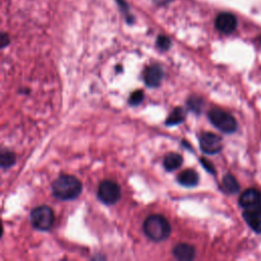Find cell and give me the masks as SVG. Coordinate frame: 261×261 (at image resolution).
Listing matches in <instances>:
<instances>
[{"label":"cell","instance_id":"cell-17","mask_svg":"<svg viewBox=\"0 0 261 261\" xmlns=\"http://www.w3.org/2000/svg\"><path fill=\"white\" fill-rule=\"evenodd\" d=\"M143 99H144V92L142 90H137L130 94L128 103L133 106H136V105L140 104L143 101Z\"/></svg>","mask_w":261,"mask_h":261},{"label":"cell","instance_id":"cell-9","mask_svg":"<svg viewBox=\"0 0 261 261\" xmlns=\"http://www.w3.org/2000/svg\"><path fill=\"white\" fill-rule=\"evenodd\" d=\"M195 253V248L192 245L186 243L177 244L172 250L173 256L180 261H190L194 259Z\"/></svg>","mask_w":261,"mask_h":261},{"label":"cell","instance_id":"cell-14","mask_svg":"<svg viewBox=\"0 0 261 261\" xmlns=\"http://www.w3.org/2000/svg\"><path fill=\"white\" fill-rule=\"evenodd\" d=\"M222 187L225 192L229 194H234L239 191L240 187L237 179L231 174H225L222 179Z\"/></svg>","mask_w":261,"mask_h":261},{"label":"cell","instance_id":"cell-15","mask_svg":"<svg viewBox=\"0 0 261 261\" xmlns=\"http://www.w3.org/2000/svg\"><path fill=\"white\" fill-rule=\"evenodd\" d=\"M15 162V155L10 151H2L0 154V164L2 168H8Z\"/></svg>","mask_w":261,"mask_h":261},{"label":"cell","instance_id":"cell-21","mask_svg":"<svg viewBox=\"0 0 261 261\" xmlns=\"http://www.w3.org/2000/svg\"><path fill=\"white\" fill-rule=\"evenodd\" d=\"M201 162H202V165L209 171V172H212V173H214V167H213V165L207 160V159H205V158H201Z\"/></svg>","mask_w":261,"mask_h":261},{"label":"cell","instance_id":"cell-5","mask_svg":"<svg viewBox=\"0 0 261 261\" xmlns=\"http://www.w3.org/2000/svg\"><path fill=\"white\" fill-rule=\"evenodd\" d=\"M98 198L106 205L115 204L121 197L119 186L113 180H103L98 187Z\"/></svg>","mask_w":261,"mask_h":261},{"label":"cell","instance_id":"cell-13","mask_svg":"<svg viewBox=\"0 0 261 261\" xmlns=\"http://www.w3.org/2000/svg\"><path fill=\"white\" fill-rule=\"evenodd\" d=\"M185 118H186L185 110L180 107H176L171 111V113L167 117L165 123H166V125H175V124L182 122L185 120Z\"/></svg>","mask_w":261,"mask_h":261},{"label":"cell","instance_id":"cell-8","mask_svg":"<svg viewBox=\"0 0 261 261\" xmlns=\"http://www.w3.org/2000/svg\"><path fill=\"white\" fill-rule=\"evenodd\" d=\"M237 18L233 14L228 12L219 13L215 19L216 29L223 34H230L237 28Z\"/></svg>","mask_w":261,"mask_h":261},{"label":"cell","instance_id":"cell-24","mask_svg":"<svg viewBox=\"0 0 261 261\" xmlns=\"http://www.w3.org/2000/svg\"><path fill=\"white\" fill-rule=\"evenodd\" d=\"M260 42H261V39H260Z\"/></svg>","mask_w":261,"mask_h":261},{"label":"cell","instance_id":"cell-18","mask_svg":"<svg viewBox=\"0 0 261 261\" xmlns=\"http://www.w3.org/2000/svg\"><path fill=\"white\" fill-rule=\"evenodd\" d=\"M202 103H203L202 100L200 98H196V97H191L189 99V101L187 102L190 109H192L194 112H199L201 110Z\"/></svg>","mask_w":261,"mask_h":261},{"label":"cell","instance_id":"cell-3","mask_svg":"<svg viewBox=\"0 0 261 261\" xmlns=\"http://www.w3.org/2000/svg\"><path fill=\"white\" fill-rule=\"evenodd\" d=\"M208 118L216 128L225 134H231L237 129L238 124L234 117L221 109H211L208 112Z\"/></svg>","mask_w":261,"mask_h":261},{"label":"cell","instance_id":"cell-16","mask_svg":"<svg viewBox=\"0 0 261 261\" xmlns=\"http://www.w3.org/2000/svg\"><path fill=\"white\" fill-rule=\"evenodd\" d=\"M245 220L247 221V223L256 231L261 233V217H256V216H252L249 214L244 213L243 214Z\"/></svg>","mask_w":261,"mask_h":261},{"label":"cell","instance_id":"cell-23","mask_svg":"<svg viewBox=\"0 0 261 261\" xmlns=\"http://www.w3.org/2000/svg\"><path fill=\"white\" fill-rule=\"evenodd\" d=\"M172 0H153V2L156 4V5H159V6H163V5H166L168 3H170Z\"/></svg>","mask_w":261,"mask_h":261},{"label":"cell","instance_id":"cell-6","mask_svg":"<svg viewBox=\"0 0 261 261\" xmlns=\"http://www.w3.org/2000/svg\"><path fill=\"white\" fill-rule=\"evenodd\" d=\"M200 148L205 154H216L222 149V143L219 136L214 133H203L200 136Z\"/></svg>","mask_w":261,"mask_h":261},{"label":"cell","instance_id":"cell-10","mask_svg":"<svg viewBox=\"0 0 261 261\" xmlns=\"http://www.w3.org/2000/svg\"><path fill=\"white\" fill-rule=\"evenodd\" d=\"M261 202V193L256 189H248L246 190L240 197L239 203L240 205L247 209L252 207L253 205Z\"/></svg>","mask_w":261,"mask_h":261},{"label":"cell","instance_id":"cell-2","mask_svg":"<svg viewBox=\"0 0 261 261\" xmlns=\"http://www.w3.org/2000/svg\"><path fill=\"white\" fill-rule=\"evenodd\" d=\"M143 229L145 234L150 240L155 242L166 240L171 231L168 220L160 214H153L148 216L144 221Z\"/></svg>","mask_w":261,"mask_h":261},{"label":"cell","instance_id":"cell-1","mask_svg":"<svg viewBox=\"0 0 261 261\" xmlns=\"http://www.w3.org/2000/svg\"><path fill=\"white\" fill-rule=\"evenodd\" d=\"M52 193L60 200L75 199L82 193V182L73 175H60L52 184Z\"/></svg>","mask_w":261,"mask_h":261},{"label":"cell","instance_id":"cell-19","mask_svg":"<svg viewBox=\"0 0 261 261\" xmlns=\"http://www.w3.org/2000/svg\"><path fill=\"white\" fill-rule=\"evenodd\" d=\"M156 43H157V46H158L161 50H167V49H169V47H170V45H171V42H170L169 38L166 37V36H164V35L158 36Z\"/></svg>","mask_w":261,"mask_h":261},{"label":"cell","instance_id":"cell-7","mask_svg":"<svg viewBox=\"0 0 261 261\" xmlns=\"http://www.w3.org/2000/svg\"><path fill=\"white\" fill-rule=\"evenodd\" d=\"M163 75V69L159 65L152 64L145 68L143 77L146 86L150 88H156L161 84Z\"/></svg>","mask_w":261,"mask_h":261},{"label":"cell","instance_id":"cell-12","mask_svg":"<svg viewBox=\"0 0 261 261\" xmlns=\"http://www.w3.org/2000/svg\"><path fill=\"white\" fill-rule=\"evenodd\" d=\"M181 163H182L181 155L178 154V153H175V152L168 153L164 157V160H163L164 168L168 171H172V170L177 169L178 167H180Z\"/></svg>","mask_w":261,"mask_h":261},{"label":"cell","instance_id":"cell-11","mask_svg":"<svg viewBox=\"0 0 261 261\" xmlns=\"http://www.w3.org/2000/svg\"><path fill=\"white\" fill-rule=\"evenodd\" d=\"M177 180L181 186L187 188H192L198 185L199 175L193 169H186L178 174Z\"/></svg>","mask_w":261,"mask_h":261},{"label":"cell","instance_id":"cell-22","mask_svg":"<svg viewBox=\"0 0 261 261\" xmlns=\"http://www.w3.org/2000/svg\"><path fill=\"white\" fill-rule=\"evenodd\" d=\"M9 44V38L6 34L1 35V48H4Z\"/></svg>","mask_w":261,"mask_h":261},{"label":"cell","instance_id":"cell-20","mask_svg":"<svg viewBox=\"0 0 261 261\" xmlns=\"http://www.w3.org/2000/svg\"><path fill=\"white\" fill-rule=\"evenodd\" d=\"M244 213L252 216H256V217H261V202L253 205L252 207L247 208Z\"/></svg>","mask_w":261,"mask_h":261},{"label":"cell","instance_id":"cell-4","mask_svg":"<svg viewBox=\"0 0 261 261\" xmlns=\"http://www.w3.org/2000/svg\"><path fill=\"white\" fill-rule=\"evenodd\" d=\"M31 222L38 230H48L54 223V212L49 206H38L31 212Z\"/></svg>","mask_w":261,"mask_h":261}]
</instances>
